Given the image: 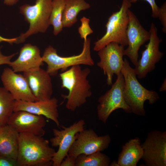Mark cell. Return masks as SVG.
Here are the masks:
<instances>
[{
    "label": "cell",
    "instance_id": "1",
    "mask_svg": "<svg viewBox=\"0 0 166 166\" xmlns=\"http://www.w3.org/2000/svg\"><path fill=\"white\" fill-rule=\"evenodd\" d=\"M43 136L19 133L17 161L18 166H50L55 152Z\"/></svg>",
    "mask_w": 166,
    "mask_h": 166
},
{
    "label": "cell",
    "instance_id": "2",
    "mask_svg": "<svg viewBox=\"0 0 166 166\" xmlns=\"http://www.w3.org/2000/svg\"><path fill=\"white\" fill-rule=\"evenodd\" d=\"M90 72L88 67L82 69L80 65H76L60 74L61 88L69 91L68 95H61L63 99L67 100L65 107L68 109L75 111L91 96V86L87 79Z\"/></svg>",
    "mask_w": 166,
    "mask_h": 166
},
{
    "label": "cell",
    "instance_id": "3",
    "mask_svg": "<svg viewBox=\"0 0 166 166\" xmlns=\"http://www.w3.org/2000/svg\"><path fill=\"white\" fill-rule=\"evenodd\" d=\"M124 80V97L130 108L132 113L140 116H144L146 112L144 104L146 101L148 103L155 104L160 98L158 93L153 90H149L144 87L137 79L134 68L125 58L121 71Z\"/></svg>",
    "mask_w": 166,
    "mask_h": 166
},
{
    "label": "cell",
    "instance_id": "4",
    "mask_svg": "<svg viewBox=\"0 0 166 166\" xmlns=\"http://www.w3.org/2000/svg\"><path fill=\"white\" fill-rule=\"evenodd\" d=\"M131 6L132 3L129 0H122L119 10L113 13L109 18L105 25V34L94 42V51H98L113 42L124 47L127 46V31L129 22L128 11Z\"/></svg>",
    "mask_w": 166,
    "mask_h": 166
},
{
    "label": "cell",
    "instance_id": "5",
    "mask_svg": "<svg viewBox=\"0 0 166 166\" xmlns=\"http://www.w3.org/2000/svg\"><path fill=\"white\" fill-rule=\"evenodd\" d=\"M53 0H36L32 5L25 4L19 7V13L29 23L28 30L17 37L16 44L22 43L30 36L38 33H45L49 26V18Z\"/></svg>",
    "mask_w": 166,
    "mask_h": 166
},
{
    "label": "cell",
    "instance_id": "6",
    "mask_svg": "<svg viewBox=\"0 0 166 166\" xmlns=\"http://www.w3.org/2000/svg\"><path fill=\"white\" fill-rule=\"evenodd\" d=\"M91 42L90 39L87 38L84 40L83 49L79 54L66 57L59 56L56 49L49 45L42 56L43 61L47 64L46 71L51 76H54L57 74L59 70L63 72L68 67L74 65H94V62L91 55Z\"/></svg>",
    "mask_w": 166,
    "mask_h": 166
},
{
    "label": "cell",
    "instance_id": "7",
    "mask_svg": "<svg viewBox=\"0 0 166 166\" xmlns=\"http://www.w3.org/2000/svg\"><path fill=\"white\" fill-rule=\"evenodd\" d=\"M124 80L121 72L117 75L116 81L111 88L98 98L97 116L98 119L104 124L106 123L111 113L117 109H120L126 113H132L124 99Z\"/></svg>",
    "mask_w": 166,
    "mask_h": 166
},
{
    "label": "cell",
    "instance_id": "8",
    "mask_svg": "<svg viewBox=\"0 0 166 166\" xmlns=\"http://www.w3.org/2000/svg\"><path fill=\"white\" fill-rule=\"evenodd\" d=\"M111 140L108 134L99 136L92 128L84 129L75 135L68 154L76 158L81 154L88 155L101 152L108 148Z\"/></svg>",
    "mask_w": 166,
    "mask_h": 166
},
{
    "label": "cell",
    "instance_id": "9",
    "mask_svg": "<svg viewBox=\"0 0 166 166\" xmlns=\"http://www.w3.org/2000/svg\"><path fill=\"white\" fill-rule=\"evenodd\" d=\"M150 37L149 42L145 45V49L141 52V57L134 69L136 76L139 79L145 77L148 74L155 68L156 64L164 55L159 49L162 40L158 35L157 29L153 22L149 30Z\"/></svg>",
    "mask_w": 166,
    "mask_h": 166
},
{
    "label": "cell",
    "instance_id": "10",
    "mask_svg": "<svg viewBox=\"0 0 166 166\" xmlns=\"http://www.w3.org/2000/svg\"><path fill=\"white\" fill-rule=\"evenodd\" d=\"M141 159L147 166H166V132L154 130L149 132L141 144Z\"/></svg>",
    "mask_w": 166,
    "mask_h": 166
},
{
    "label": "cell",
    "instance_id": "11",
    "mask_svg": "<svg viewBox=\"0 0 166 166\" xmlns=\"http://www.w3.org/2000/svg\"><path fill=\"white\" fill-rule=\"evenodd\" d=\"M85 122L81 119L68 127L63 125L62 129L53 128L54 137L50 139L52 146L58 147L52 159V166H60L62 161L68 154V151L75 139L76 134L84 128Z\"/></svg>",
    "mask_w": 166,
    "mask_h": 166
},
{
    "label": "cell",
    "instance_id": "12",
    "mask_svg": "<svg viewBox=\"0 0 166 166\" xmlns=\"http://www.w3.org/2000/svg\"><path fill=\"white\" fill-rule=\"evenodd\" d=\"M124 47L115 42L110 43L99 50L98 55L100 61L97 63L107 76V84H113V77L121 73L124 60Z\"/></svg>",
    "mask_w": 166,
    "mask_h": 166
},
{
    "label": "cell",
    "instance_id": "13",
    "mask_svg": "<svg viewBox=\"0 0 166 166\" xmlns=\"http://www.w3.org/2000/svg\"><path fill=\"white\" fill-rule=\"evenodd\" d=\"M128 14L129 18L127 31L128 47L124 49V55L127 56L135 66L138 61L140 48L149 41L150 33L143 27L136 16L129 9Z\"/></svg>",
    "mask_w": 166,
    "mask_h": 166
},
{
    "label": "cell",
    "instance_id": "14",
    "mask_svg": "<svg viewBox=\"0 0 166 166\" xmlns=\"http://www.w3.org/2000/svg\"><path fill=\"white\" fill-rule=\"evenodd\" d=\"M46 123L45 119L42 116L19 111L13 113L7 124L19 133H29L43 136L45 133L44 128Z\"/></svg>",
    "mask_w": 166,
    "mask_h": 166
},
{
    "label": "cell",
    "instance_id": "15",
    "mask_svg": "<svg viewBox=\"0 0 166 166\" xmlns=\"http://www.w3.org/2000/svg\"><path fill=\"white\" fill-rule=\"evenodd\" d=\"M1 79L3 87L15 101H37L23 75L17 73L11 68L4 69Z\"/></svg>",
    "mask_w": 166,
    "mask_h": 166
},
{
    "label": "cell",
    "instance_id": "16",
    "mask_svg": "<svg viewBox=\"0 0 166 166\" xmlns=\"http://www.w3.org/2000/svg\"><path fill=\"white\" fill-rule=\"evenodd\" d=\"M30 88L36 101H43L52 97L53 85L51 76L41 68L23 73Z\"/></svg>",
    "mask_w": 166,
    "mask_h": 166
},
{
    "label": "cell",
    "instance_id": "17",
    "mask_svg": "<svg viewBox=\"0 0 166 166\" xmlns=\"http://www.w3.org/2000/svg\"><path fill=\"white\" fill-rule=\"evenodd\" d=\"M58 103V100L55 97L43 101H15L14 112L24 111L44 116L52 120L59 127L60 124Z\"/></svg>",
    "mask_w": 166,
    "mask_h": 166
},
{
    "label": "cell",
    "instance_id": "18",
    "mask_svg": "<svg viewBox=\"0 0 166 166\" xmlns=\"http://www.w3.org/2000/svg\"><path fill=\"white\" fill-rule=\"evenodd\" d=\"M43 65L39 49L30 43L21 48L18 58L9 65L14 72L23 73L38 69Z\"/></svg>",
    "mask_w": 166,
    "mask_h": 166
},
{
    "label": "cell",
    "instance_id": "19",
    "mask_svg": "<svg viewBox=\"0 0 166 166\" xmlns=\"http://www.w3.org/2000/svg\"><path fill=\"white\" fill-rule=\"evenodd\" d=\"M19 134L7 124L0 126V156L17 160Z\"/></svg>",
    "mask_w": 166,
    "mask_h": 166
},
{
    "label": "cell",
    "instance_id": "20",
    "mask_svg": "<svg viewBox=\"0 0 166 166\" xmlns=\"http://www.w3.org/2000/svg\"><path fill=\"white\" fill-rule=\"evenodd\" d=\"M143 155L140 140L139 137H135L123 146L117 162L120 166H136Z\"/></svg>",
    "mask_w": 166,
    "mask_h": 166
},
{
    "label": "cell",
    "instance_id": "21",
    "mask_svg": "<svg viewBox=\"0 0 166 166\" xmlns=\"http://www.w3.org/2000/svg\"><path fill=\"white\" fill-rule=\"evenodd\" d=\"M90 7L85 0H65L62 17L63 27H71L77 22L79 13Z\"/></svg>",
    "mask_w": 166,
    "mask_h": 166
},
{
    "label": "cell",
    "instance_id": "22",
    "mask_svg": "<svg viewBox=\"0 0 166 166\" xmlns=\"http://www.w3.org/2000/svg\"><path fill=\"white\" fill-rule=\"evenodd\" d=\"M15 100L3 87H0V126L7 124L13 113Z\"/></svg>",
    "mask_w": 166,
    "mask_h": 166
},
{
    "label": "cell",
    "instance_id": "23",
    "mask_svg": "<svg viewBox=\"0 0 166 166\" xmlns=\"http://www.w3.org/2000/svg\"><path fill=\"white\" fill-rule=\"evenodd\" d=\"M110 163L108 156L98 152L88 155H79L76 158L75 166H109Z\"/></svg>",
    "mask_w": 166,
    "mask_h": 166
},
{
    "label": "cell",
    "instance_id": "24",
    "mask_svg": "<svg viewBox=\"0 0 166 166\" xmlns=\"http://www.w3.org/2000/svg\"><path fill=\"white\" fill-rule=\"evenodd\" d=\"M65 0H53L49 23L53 27V34L56 36L63 28L62 17Z\"/></svg>",
    "mask_w": 166,
    "mask_h": 166
},
{
    "label": "cell",
    "instance_id": "25",
    "mask_svg": "<svg viewBox=\"0 0 166 166\" xmlns=\"http://www.w3.org/2000/svg\"><path fill=\"white\" fill-rule=\"evenodd\" d=\"M80 21L81 25L78 28V32L81 38L85 40L88 36L93 33V31L89 26L90 19L89 18L84 16L80 19Z\"/></svg>",
    "mask_w": 166,
    "mask_h": 166
},
{
    "label": "cell",
    "instance_id": "26",
    "mask_svg": "<svg viewBox=\"0 0 166 166\" xmlns=\"http://www.w3.org/2000/svg\"><path fill=\"white\" fill-rule=\"evenodd\" d=\"M162 25V31L166 32V4L164 3L160 7L158 17Z\"/></svg>",
    "mask_w": 166,
    "mask_h": 166
},
{
    "label": "cell",
    "instance_id": "27",
    "mask_svg": "<svg viewBox=\"0 0 166 166\" xmlns=\"http://www.w3.org/2000/svg\"><path fill=\"white\" fill-rule=\"evenodd\" d=\"M139 0H129L131 3H135ZM150 5L152 10V16L154 18L158 17L160 7L156 5L155 0H144Z\"/></svg>",
    "mask_w": 166,
    "mask_h": 166
},
{
    "label": "cell",
    "instance_id": "28",
    "mask_svg": "<svg viewBox=\"0 0 166 166\" xmlns=\"http://www.w3.org/2000/svg\"><path fill=\"white\" fill-rule=\"evenodd\" d=\"M0 166H18L16 160L0 156Z\"/></svg>",
    "mask_w": 166,
    "mask_h": 166
},
{
    "label": "cell",
    "instance_id": "29",
    "mask_svg": "<svg viewBox=\"0 0 166 166\" xmlns=\"http://www.w3.org/2000/svg\"><path fill=\"white\" fill-rule=\"evenodd\" d=\"M2 46L0 47V65L3 64L9 65L11 61V59L17 54V53H13L9 55H5L1 52Z\"/></svg>",
    "mask_w": 166,
    "mask_h": 166
},
{
    "label": "cell",
    "instance_id": "30",
    "mask_svg": "<svg viewBox=\"0 0 166 166\" xmlns=\"http://www.w3.org/2000/svg\"><path fill=\"white\" fill-rule=\"evenodd\" d=\"M76 158L68 154L61 162L60 166H75Z\"/></svg>",
    "mask_w": 166,
    "mask_h": 166
},
{
    "label": "cell",
    "instance_id": "31",
    "mask_svg": "<svg viewBox=\"0 0 166 166\" xmlns=\"http://www.w3.org/2000/svg\"><path fill=\"white\" fill-rule=\"evenodd\" d=\"M17 40V37L11 38H4L0 35V42H6L12 45L13 43L16 44Z\"/></svg>",
    "mask_w": 166,
    "mask_h": 166
},
{
    "label": "cell",
    "instance_id": "32",
    "mask_svg": "<svg viewBox=\"0 0 166 166\" xmlns=\"http://www.w3.org/2000/svg\"><path fill=\"white\" fill-rule=\"evenodd\" d=\"M19 0H4V3L8 6H13L16 4Z\"/></svg>",
    "mask_w": 166,
    "mask_h": 166
},
{
    "label": "cell",
    "instance_id": "33",
    "mask_svg": "<svg viewBox=\"0 0 166 166\" xmlns=\"http://www.w3.org/2000/svg\"><path fill=\"white\" fill-rule=\"evenodd\" d=\"M166 79L165 78L160 88L159 91L160 92L166 91Z\"/></svg>",
    "mask_w": 166,
    "mask_h": 166
},
{
    "label": "cell",
    "instance_id": "34",
    "mask_svg": "<svg viewBox=\"0 0 166 166\" xmlns=\"http://www.w3.org/2000/svg\"><path fill=\"white\" fill-rule=\"evenodd\" d=\"M110 166H120L118 164L117 161H113L112 162H110L109 165Z\"/></svg>",
    "mask_w": 166,
    "mask_h": 166
}]
</instances>
